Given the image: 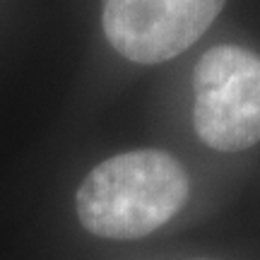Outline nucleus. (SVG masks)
I'll return each mask as SVG.
<instances>
[{
    "label": "nucleus",
    "mask_w": 260,
    "mask_h": 260,
    "mask_svg": "<svg viewBox=\"0 0 260 260\" xmlns=\"http://www.w3.org/2000/svg\"><path fill=\"white\" fill-rule=\"evenodd\" d=\"M198 138L219 152L260 142V56L241 46L210 48L193 75Z\"/></svg>",
    "instance_id": "obj_2"
},
{
    "label": "nucleus",
    "mask_w": 260,
    "mask_h": 260,
    "mask_svg": "<svg viewBox=\"0 0 260 260\" xmlns=\"http://www.w3.org/2000/svg\"><path fill=\"white\" fill-rule=\"evenodd\" d=\"M190 193L186 169L161 149L123 152L94 167L77 188V217L102 239L133 241L157 232Z\"/></svg>",
    "instance_id": "obj_1"
},
{
    "label": "nucleus",
    "mask_w": 260,
    "mask_h": 260,
    "mask_svg": "<svg viewBox=\"0 0 260 260\" xmlns=\"http://www.w3.org/2000/svg\"><path fill=\"white\" fill-rule=\"evenodd\" d=\"M224 0H104V34L133 63H164L193 46Z\"/></svg>",
    "instance_id": "obj_3"
}]
</instances>
